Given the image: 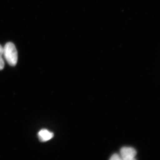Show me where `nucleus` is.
Instances as JSON below:
<instances>
[{"instance_id":"nucleus-1","label":"nucleus","mask_w":160,"mask_h":160,"mask_svg":"<svg viewBox=\"0 0 160 160\" xmlns=\"http://www.w3.org/2000/svg\"><path fill=\"white\" fill-rule=\"evenodd\" d=\"M3 56L10 66H14L18 62V52L13 43L8 42L3 48Z\"/></svg>"},{"instance_id":"nucleus-2","label":"nucleus","mask_w":160,"mask_h":160,"mask_svg":"<svg viewBox=\"0 0 160 160\" xmlns=\"http://www.w3.org/2000/svg\"><path fill=\"white\" fill-rule=\"evenodd\" d=\"M136 154V151L132 147H122L120 150V155L124 160H137Z\"/></svg>"},{"instance_id":"nucleus-3","label":"nucleus","mask_w":160,"mask_h":160,"mask_svg":"<svg viewBox=\"0 0 160 160\" xmlns=\"http://www.w3.org/2000/svg\"><path fill=\"white\" fill-rule=\"evenodd\" d=\"M38 137L41 142H47L53 138V133L47 129H43L39 132Z\"/></svg>"},{"instance_id":"nucleus-4","label":"nucleus","mask_w":160,"mask_h":160,"mask_svg":"<svg viewBox=\"0 0 160 160\" xmlns=\"http://www.w3.org/2000/svg\"><path fill=\"white\" fill-rule=\"evenodd\" d=\"M3 55V47L0 45V70H2L5 66V63L2 58Z\"/></svg>"},{"instance_id":"nucleus-5","label":"nucleus","mask_w":160,"mask_h":160,"mask_svg":"<svg viewBox=\"0 0 160 160\" xmlns=\"http://www.w3.org/2000/svg\"><path fill=\"white\" fill-rule=\"evenodd\" d=\"M109 160H124L121 157V156L117 153H115L112 155L111 157L110 158Z\"/></svg>"}]
</instances>
